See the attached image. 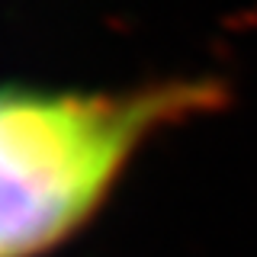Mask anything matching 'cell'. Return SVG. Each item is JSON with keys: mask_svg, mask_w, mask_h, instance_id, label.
Masks as SVG:
<instances>
[{"mask_svg": "<svg viewBox=\"0 0 257 257\" xmlns=\"http://www.w3.org/2000/svg\"><path fill=\"white\" fill-rule=\"evenodd\" d=\"M209 100V84L132 93L0 87V257H39L61 244L158 125Z\"/></svg>", "mask_w": 257, "mask_h": 257, "instance_id": "6da1fadb", "label": "cell"}]
</instances>
